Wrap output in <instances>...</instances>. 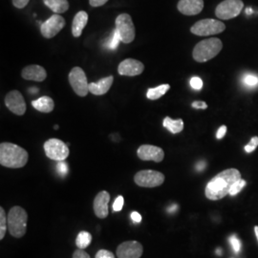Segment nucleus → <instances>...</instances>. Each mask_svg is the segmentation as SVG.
Segmentation results:
<instances>
[{
    "label": "nucleus",
    "mask_w": 258,
    "mask_h": 258,
    "mask_svg": "<svg viewBox=\"0 0 258 258\" xmlns=\"http://www.w3.org/2000/svg\"><path fill=\"white\" fill-rule=\"evenodd\" d=\"M109 201H110V194L105 190H102L96 195L93 203V208H94V212L98 218L104 219L108 216Z\"/></svg>",
    "instance_id": "15"
},
{
    "label": "nucleus",
    "mask_w": 258,
    "mask_h": 258,
    "mask_svg": "<svg viewBox=\"0 0 258 258\" xmlns=\"http://www.w3.org/2000/svg\"><path fill=\"white\" fill-rule=\"evenodd\" d=\"M113 76H109L100 80L98 83H89V92L96 96H102L109 91L113 84Z\"/></svg>",
    "instance_id": "19"
},
{
    "label": "nucleus",
    "mask_w": 258,
    "mask_h": 258,
    "mask_svg": "<svg viewBox=\"0 0 258 258\" xmlns=\"http://www.w3.org/2000/svg\"><path fill=\"white\" fill-rule=\"evenodd\" d=\"M137 155L142 161H153L156 163H160L165 158V152L159 147L151 145H143L138 148Z\"/></svg>",
    "instance_id": "14"
},
{
    "label": "nucleus",
    "mask_w": 258,
    "mask_h": 258,
    "mask_svg": "<svg viewBox=\"0 0 258 258\" xmlns=\"http://www.w3.org/2000/svg\"><path fill=\"white\" fill-rule=\"evenodd\" d=\"M108 0H89V3L92 7H101L104 5Z\"/></svg>",
    "instance_id": "39"
},
{
    "label": "nucleus",
    "mask_w": 258,
    "mask_h": 258,
    "mask_svg": "<svg viewBox=\"0 0 258 258\" xmlns=\"http://www.w3.org/2000/svg\"><path fill=\"white\" fill-rule=\"evenodd\" d=\"M5 104L10 111L19 116L24 115L26 111V103L24 98L18 90L11 91L6 95Z\"/></svg>",
    "instance_id": "13"
},
{
    "label": "nucleus",
    "mask_w": 258,
    "mask_h": 258,
    "mask_svg": "<svg viewBox=\"0 0 258 258\" xmlns=\"http://www.w3.org/2000/svg\"><path fill=\"white\" fill-rule=\"evenodd\" d=\"M95 258H116L115 255L113 254V252H111L108 249H100L97 253Z\"/></svg>",
    "instance_id": "35"
},
{
    "label": "nucleus",
    "mask_w": 258,
    "mask_h": 258,
    "mask_svg": "<svg viewBox=\"0 0 258 258\" xmlns=\"http://www.w3.org/2000/svg\"><path fill=\"white\" fill-rule=\"evenodd\" d=\"M229 241L231 243V247H232V249L234 250V252H236V253L239 252L240 249H241V242L237 238V236L235 234H232L229 237Z\"/></svg>",
    "instance_id": "30"
},
{
    "label": "nucleus",
    "mask_w": 258,
    "mask_h": 258,
    "mask_svg": "<svg viewBox=\"0 0 258 258\" xmlns=\"http://www.w3.org/2000/svg\"><path fill=\"white\" fill-rule=\"evenodd\" d=\"M123 203H124L123 197L121 195H119L113 204V211L116 212H120L123 208Z\"/></svg>",
    "instance_id": "32"
},
{
    "label": "nucleus",
    "mask_w": 258,
    "mask_h": 258,
    "mask_svg": "<svg viewBox=\"0 0 258 258\" xmlns=\"http://www.w3.org/2000/svg\"><path fill=\"white\" fill-rule=\"evenodd\" d=\"M44 151L46 156L56 162L65 161L69 156L68 145L58 139H50L44 143Z\"/></svg>",
    "instance_id": "7"
},
{
    "label": "nucleus",
    "mask_w": 258,
    "mask_h": 258,
    "mask_svg": "<svg viewBox=\"0 0 258 258\" xmlns=\"http://www.w3.org/2000/svg\"><path fill=\"white\" fill-rule=\"evenodd\" d=\"M177 209H178V206H177V205H172V206H170L169 208H167V212H175L176 211H177Z\"/></svg>",
    "instance_id": "43"
},
{
    "label": "nucleus",
    "mask_w": 258,
    "mask_h": 258,
    "mask_svg": "<svg viewBox=\"0 0 258 258\" xmlns=\"http://www.w3.org/2000/svg\"><path fill=\"white\" fill-rule=\"evenodd\" d=\"M58 128V125H55V129Z\"/></svg>",
    "instance_id": "48"
},
{
    "label": "nucleus",
    "mask_w": 258,
    "mask_h": 258,
    "mask_svg": "<svg viewBox=\"0 0 258 258\" xmlns=\"http://www.w3.org/2000/svg\"><path fill=\"white\" fill-rule=\"evenodd\" d=\"M131 219L135 223H141L142 222V215L137 212H133L131 213Z\"/></svg>",
    "instance_id": "41"
},
{
    "label": "nucleus",
    "mask_w": 258,
    "mask_h": 258,
    "mask_svg": "<svg viewBox=\"0 0 258 258\" xmlns=\"http://www.w3.org/2000/svg\"><path fill=\"white\" fill-rule=\"evenodd\" d=\"M145 65L141 61L134 58H127L120 62L118 67V72L121 76H128L134 77L139 76L144 72Z\"/></svg>",
    "instance_id": "16"
},
{
    "label": "nucleus",
    "mask_w": 258,
    "mask_h": 258,
    "mask_svg": "<svg viewBox=\"0 0 258 258\" xmlns=\"http://www.w3.org/2000/svg\"><path fill=\"white\" fill-rule=\"evenodd\" d=\"M56 170L58 172V174L61 176H65L68 172V166L67 164L64 163V161H60L57 163V166H56Z\"/></svg>",
    "instance_id": "34"
},
{
    "label": "nucleus",
    "mask_w": 258,
    "mask_h": 258,
    "mask_svg": "<svg viewBox=\"0 0 258 258\" xmlns=\"http://www.w3.org/2000/svg\"><path fill=\"white\" fill-rule=\"evenodd\" d=\"M88 22V15L84 11H80L77 13L73 19L72 23V35L75 37H79L82 36L83 29L86 26Z\"/></svg>",
    "instance_id": "20"
},
{
    "label": "nucleus",
    "mask_w": 258,
    "mask_h": 258,
    "mask_svg": "<svg viewBox=\"0 0 258 258\" xmlns=\"http://www.w3.org/2000/svg\"><path fill=\"white\" fill-rule=\"evenodd\" d=\"M192 107L196 109H207L208 108V104L205 102H192Z\"/></svg>",
    "instance_id": "38"
},
{
    "label": "nucleus",
    "mask_w": 258,
    "mask_h": 258,
    "mask_svg": "<svg viewBox=\"0 0 258 258\" xmlns=\"http://www.w3.org/2000/svg\"><path fill=\"white\" fill-rule=\"evenodd\" d=\"M247 184V182L243 179H239L238 181H236L234 184H232L231 186V191H230V195L231 196H235L239 194L240 191L245 187V185Z\"/></svg>",
    "instance_id": "28"
},
{
    "label": "nucleus",
    "mask_w": 258,
    "mask_h": 258,
    "mask_svg": "<svg viewBox=\"0 0 258 258\" xmlns=\"http://www.w3.org/2000/svg\"><path fill=\"white\" fill-rule=\"evenodd\" d=\"M92 242V235L88 231H81L77 238H76V245L79 249H86Z\"/></svg>",
    "instance_id": "25"
},
{
    "label": "nucleus",
    "mask_w": 258,
    "mask_h": 258,
    "mask_svg": "<svg viewBox=\"0 0 258 258\" xmlns=\"http://www.w3.org/2000/svg\"><path fill=\"white\" fill-rule=\"evenodd\" d=\"M254 232H255V235H256V238L258 240V226L254 227Z\"/></svg>",
    "instance_id": "44"
},
{
    "label": "nucleus",
    "mask_w": 258,
    "mask_h": 258,
    "mask_svg": "<svg viewBox=\"0 0 258 258\" xmlns=\"http://www.w3.org/2000/svg\"><path fill=\"white\" fill-rule=\"evenodd\" d=\"M21 76L23 79L27 81H34V82H43L47 78L46 70L40 65H29L25 67Z\"/></svg>",
    "instance_id": "18"
},
{
    "label": "nucleus",
    "mask_w": 258,
    "mask_h": 258,
    "mask_svg": "<svg viewBox=\"0 0 258 258\" xmlns=\"http://www.w3.org/2000/svg\"><path fill=\"white\" fill-rule=\"evenodd\" d=\"M69 83L74 92L80 97H85L89 92V83L81 67H74L69 73Z\"/></svg>",
    "instance_id": "10"
},
{
    "label": "nucleus",
    "mask_w": 258,
    "mask_h": 258,
    "mask_svg": "<svg viewBox=\"0 0 258 258\" xmlns=\"http://www.w3.org/2000/svg\"><path fill=\"white\" fill-rule=\"evenodd\" d=\"M226 133H227V126H226V125H222L221 127L218 129V131H217L216 138L219 139V140L224 138V136L226 135Z\"/></svg>",
    "instance_id": "40"
},
{
    "label": "nucleus",
    "mask_w": 258,
    "mask_h": 258,
    "mask_svg": "<svg viewBox=\"0 0 258 258\" xmlns=\"http://www.w3.org/2000/svg\"><path fill=\"white\" fill-rule=\"evenodd\" d=\"M29 155L24 148L12 143H1L0 165L9 168H21L27 164Z\"/></svg>",
    "instance_id": "2"
},
{
    "label": "nucleus",
    "mask_w": 258,
    "mask_h": 258,
    "mask_svg": "<svg viewBox=\"0 0 258 258\" xmlns=\"http://www.w3.org/2000/svg\"><path fill=\"white\" fill-rule=\"evenodd\" d=\"M7 216L10 234L16 238L23 237L27 231V212L19 206H15L11 208Z\"/></svg>",
    "instance_id": "3"
},
{
    "label": "nucleus",
    "mask_w": 258,
    "mask_h": 258,
    "mask_svg": "<svg viewBox=\"0 0 258 258\" xmlns=\"http://www.w3.org/2000/svg\"><path fill=\"white\" fill-rule=\"evenodd\" d=\"M243 7L242 0H224L216 7L215 16L224 20L234 19L239 16Z\"/></svg>",
    "instance_id": "8"
},
{
    "label": "nucleus",
    "mask_w": 258,
    "mask_h": 258,
    "mask_svg": "<svg viewBox=\"0 0 258 258\" xmlns=\"http://www.w3.org/2000/svg\"><path fill=\"white\" fill-rule=\"evenodd\" d=\"M222 47L223 44L219 38L212 37L202 40L194 47V58L198 62H206L218 55Z\"/></svg>",
    "instance_id": "4"
},
{
    "label": "nucleus",
    "mask_w": 258,
    "mask_h": 258,
    "mask_svg": "<svg viewBox=\"0 0 258 258\" xmlns=\"http://www.w3.org/2000/svg\"><path fill=\"white\" fill-rule=\"evenodd\" d=\"M164 126L166 127L169 132H171L172 134H177L180 133L181 131H183L184 129V121L182 119H178V120H172L169 117H166L164 122H163Z\"/></svg>",
    "instance_id": "23"
},
{
    "label": "nucleus",
    "mask_w": 258,
    "mask_h": 258,
    "mask_svg": "<svg viewBox=\"0 0 258 258\" xmlns=\"http://www.w3.org/2000/svg\"><path fill=\"white\" fill-rule=\"evenodd\" d=\"M32 105L35 109L42 113H50L55 108V102L48 96H42L36 101H33Z\"/></svg>",
    "instance_id": "21"
},
{
    "label": "nucleus",
    "mask_w": 258,
    "mask_h": 258,
    "mask_svg": "<svg viewBox=\"0 0 258 258\" xmlns=\"http://www.w3.org/2000/svg\"><path fill=\"white\" fill-rule=\"evenodd\" d=\"M64 26L65 19L58 14H55L46 21L42 22L40 25V32L45 38H52L55 37Z\"/></svg>",
    "instance_id": "11"
},
{
    "label": "nucleus",
    "mask_w": 258,
    "mask_h": 258,
    "mask_svg": "<svg viewBox=\"0 0 258 258\" xmlns=\"http://www.w3.org/2000/svg\"><path fill=\"white\" fill-rule=\"evenodd\" d=\"M120 42H121L120 36H119L118 32H117L116 29H115V30L113 31L112 37H110V38L108 39V41L106 42L105 46L107 47L108 49H110V50H116V49L118 48V46H119Z\"/></svg>",
    "instance_id": "27"
},
{
    "label": "nucleus",
    "mask_w": 258,
    "mask_h": 258,
    "mask_svg": "<svg viewBox=\"0 0 258 258\" xmlns=\"http://www.w3.org/2000/svg\"><path fill=\"white\" fill-rule=\"evenodd\" d=\"M177 8L184 16H196L204 9V0H180Z\"/></svg>",
    "instance_id": "17"
},
{
    "label": "nucleus",
    "mask_w": 258,
    "mask_h": 258,
    "mask_svg": "<svg viewBox=\"0 0 258 258\" xmlns=\"http://www.w3.org/2000/svg\"><path fill=\"white\" fill-rule=\"evenodd\" d=\"M30 93H37L38 92V90L37 89V87H35L34 89H30V91H29Z\"/></svg>",
    "instance_id": "46"
},
{
    "label": "nucleus",
    "mask_w": 258,
    "mask_h": 258,
    "mask_svg": "<svg viewBox=\"0 0 258 258\" xmlns=\"http://www.w3.org/2000/svg\"><path fill=\"white\" fill-rule=\"evenodd\" d=\"M169 88H170L169 84H162L155 88H150L148 89L147 97L151 101H155L162 98L169 90Z\"/></svg>",
    "instance_id": "24"
},
{
    "label": "nucleus",
    "mask_w": 258,
    "mask_h": 258,
    "mask_svg": "<svg viewBox=\"0 0 258 258\" xmlns=\"http://www.w3.org/2000/svg\"><path fill=\"white\" fill-rule=\"evenodd\" d=\"M246 13H247V15H251L252 14V10L250 9V8H248V9L246 10Z\"/></svg>",
    "instance_id": "45"
},
{
    "label": "nucleus",
    "mask_w": 258,
    "mask_h": 258,
    "mask_svg": "<svg viewBox=\"0 0 258 258\" xmlns=\"http://www.w3.org/2000/svg\"><path fill=\"white\" fill-rule=\"evenodd\" d=\"M30 0H13V4L18 9H23L28 5Z\"/></svg>",
    "instance_id": "37"
},
{
    "label": "nucleus",
    "mask_w": 258,
    "mask_h": 258,
    "mask_svg": "<svg viewBox=\"0 0 258 258\" xmlns=\"http://www.w3.org/2000/svg\"><path fill=\"white\" fill-rule=\"evenodd\" d=\"M226 29V25L217 19H202L196 22L192 27L190 28V32L200 37H207L220 34Z\"/></svg>",
    "instance_id": "5"
},
{
    "label": "nucleus",
    "mask_w": 258,
    "mask_h": 258,
    "mask_svg": "<svg viewBox=\"0 0 258 258\" xmlns=\"http://www.w3.org/2000/svg\"><path fill=\"white\" fill-rule=\"evenodd\" d=\"M243 82L247 86L253 87L258 85V77L252 74L245 75L243 78Z\"/></svg>",
    "instance_id": "29"
},
{
    "label": "nucleus",
    "mask_w": 258,
    "mask_h": 258,
    "mask_svg": "<svg viewBox=\"0 0 258 258\" xmlns=\"http://www.w3.org/2000/svg\"><path fill=\"white\" fill-rule=\"evenodd\" d=\"M239 179H241L239 170L235 168H229L222 171L214 176L207 184L205 189L206 197L212 201L223 199L230 194L232 184Z\"/></svg>",
    "instance_id": "1"
},
{
    "label": "nucleus",
    "mask_w": 258,
    "mask_h": 258,
    "mask_svg": "<svg viewBox=\"0 0 258 258\" xmlns=\"http://www.w3.org/2000/svg\"><path fill=\"white\" fill-rule=\"evenodd\" d=\"M44 4L55 14H63L69 9L68 0H43Z\"/></svg>",
    "instance_id": "22"
},
{
    "label": "nucleus",
    "mask_w": 258,
    "mask_h": 258,
    "mask_svg": "<svg viewBox=\"0 0 258 258\" xmlns=\"http://www.w3.org/2000/svg\"><path fill=\"white\" fill-rule=\"evenodd\" d=\"M216 253H217V254H218V255H222V249H216Z\"/></svg>",
    "instance_id": "47"
},
{
    "label": "nucleus",
    "mask_w": 258,
    "mask_h": 258,
    "mask_svg": "<svg viewBox=\"0 0 258 258\" xmlns=\"http://www.w3.org/2000/svg\"><path fill=\"white\" fill-rule=\"evenodd\" d=\"M134 182L142 187H157L165 182V175L155 170H141L134 176Z\"/></svg>",
    "instance_id": "9"
},
{
    "label": "nucleus",
    "mask_w": 258,
    "mask_h": 258,
    "mask_svg": "<svg viewBox=\"0 0 258 258\" xmlns=\"http://www.w3.org/2000/svg\"><path fill=\"white\" fill-rule=\"evenodd\" d=\"M258 147V137H252L250 142L247 146H245V151L247 153H251L255 150V148Z\"/></svg>",
    "instance_id": "31"
},
{
    "label": "nucleus",
    "mask_w": 258,
    "mask_h": 258,
    "mask_svg": "<svg viewBox=\"0 0 258 258\" xmlns=\"http://www.w3.org/2000/svg\"><path fill=\"white\" fill-rule=\"evenodd\" d=\"M206 166H207L206 162L200 161V162L197 163V165H196L195 167H196V170H197V171H203L204 169L206 168Z\"/></svg>",
    "instance_id": "42"
},
{
    "label": "nucleus",
    "mask_w": 258,
    "mask_h": 258,
    "mask_svg": "<svg viewBox=\"0 0 258 258\" xmlns=\"http://www.w3.org/2000/svg\"><path fill=\"white\" fill-rule=\"evenodd\" d=\"M116 31L118 32L121 42L130 43L135 38V26L128 14H120L116 19Z\"/></svg>",
    "instance_id": "6"
},
{
    "label": "nucleus",
    "mask_w": 258,
    "mask_h": 258,
    "mask_svg": "<svg viewBox=\"0 0 258 258\" xmlns=\"http://www.w3.org/2000/svg\"><path fill=\"white\" fill-rule=\"evenodd\" d=\"M190 86L195 90H200L203 87V81L199 77H194L190 80Z\"/></svg>",
    "instance_id": "33"
},
{
    "label": "nucleus",
    "mask_w": 258,
    "mask_h": 258,
    "mask_svg": "<svg viewBox=\"0 0 258 258\" xmlns=\"http://www.w3.org/2000/svg\"><path fill=\"white\" fill-rule=\"evenodd\" d=\"M143 252V245L135 240L122 242L116 250L118 258H141Z\"/></svg>",
    "instance_id": "12"
},
{
    "label": "nucleus",
    "mask_w": 258,
    "mask_h": 258,
    "mask_svg": "<svg viewBox=\"0 0 258 258\" xmlns=\"http://www.w3.org/2000/svg\"><path fill=\"white\" fill-rule=\"evenodd\" d=\"M8 230V216L2 207H0V240L4 239Z\"/></svg>",
    "instance_id": "26"
},
{
    "label": "nucleus",
    "mask_w": 258,
    "mask_h": 258,
    "mask_svg": "<svg viewBox=\"0 0 258 258\" xmlns=\"http://www.w3.org/2000/svg\"><path fill=\"white\" fill-rule=\"evenodd\" d=\"M72 258H91L90 257V255L86 252V251H84L83 249H77V250H75L74 252H73V255H72Z\"/></svg>",
    "instance_id": "36"
}]
</instances>
